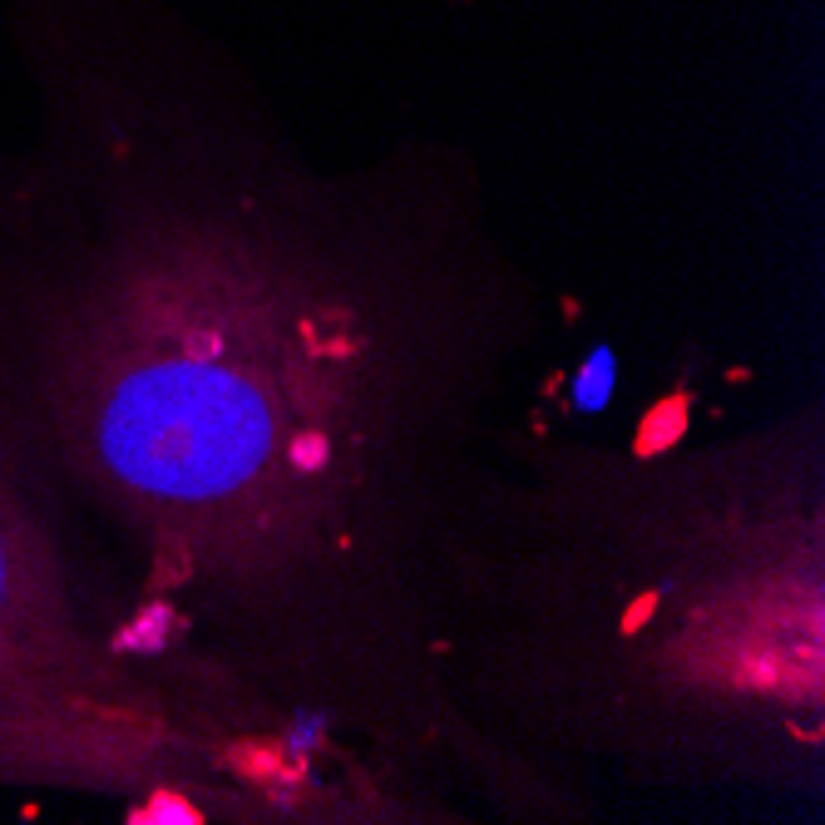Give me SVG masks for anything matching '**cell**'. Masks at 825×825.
Segmentation results:
<instances>
[{
  "label": "cell",
  "mask_w": 825,
  "mask_h": 825,
  "mask_svg": "<svg viewBox=\"0 0 825 825\" xmlns=\"http://www.w3.org/2000/svg\"><path fill=\"white\" fill-rule=\"evenodd\" d=\"M55 578L10 485L0 480V751L50 737L65 677Z\"/></svg>",
  "instance_id": "6da1fadb"
}]
</instances>
